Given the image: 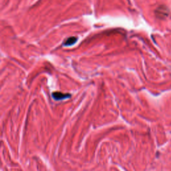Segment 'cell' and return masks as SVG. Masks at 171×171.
Listing matches in <instances>:
<instances>
[{"mask_svg":"<svg viewBox=\"0 0 171 171\" xmlns=\"http://www.w3.org/2000/svg\"><path fill=\"white\" fill-rule=\"evenodd\" d=\"M52 96H53V98L55 99V100H63V99L64 98H68V97L70 96V94H64L60 92H55L52 94Z\"/></svg>","mask_w":171,"mask_h":171,"instance_id":"1","label":"cell"},{"mask_svg":"<svg viewBox=\"0 0 171 171\" xmlns=\"http://www.w3.org/2000/svg\"><path fill=\"white\" fill-rule=\"evenodd\" d=\"M77 41V38L76 37H70L68 39H67L66 41L64 42L65 46H71Z\"/></svg>","mask_w":171,"mask_h":171,"instance_id":"2","label":"cell"}]
</instances>
